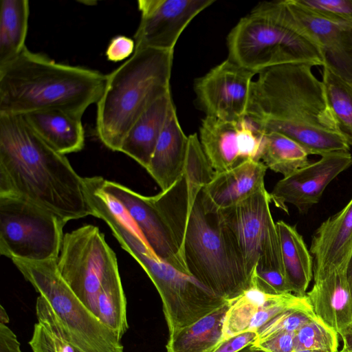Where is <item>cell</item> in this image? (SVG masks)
Instances as JSON below:
<instances>
[{
    "mask_svg": "<svg viewBox=\"0 0 352 352\" xmlns=\"http://www.w3.org/2000/svg\"><path fill=\"white\" fill-rule=\"evenodd\" d=\"M188 165L156 202L181 247L189 274L217 296L233 301L252 287L242 256L204 187L214 171L202 148L188 147Z\"/></svg>",
    "mask_w": 352,
    "mask_h": 352,
    "instance_id": "6da1fadb",
    "label": "cell"
},
{
    "mask_svg": "<svg viewBox=\"0 0 352 352\" xmlns=\"http://www.w3.org/2000/svg\"><path fill=\"white\" fill-rule=\"evenodd\" d=\"M0 196L32 202L66 223L94 216L84 177L22 114L0 113Z\"/></svg>",
    "mask_w": 352,
    "mask_h": 352,
    "instance_id": "7a4b0ae2",
    "label": "cell"
},
{
    "mask_svg": "<svg viewBox=\"0 0 352 352\" xmlns=\"http://www.w3.org/2000/svg\"><path fill=\"white\" fill-rule=\"evenodd\" d=\"M311 64L272 67L253 81L247 117L263 131L280 133L309 155L349 151Z\"/></svg>",
    "mask_w": 352,
    "mask_h": 352,
    "instance_id": "3957f363",
    "label": "cell"
},
{
    "mask_svg": "<svg viewBox=\"0 0 352 352\" xmlns=\"http://www.w3.org/2000/svg\"><path fill=\"white\" fill-rule=\"evenodd\" d=\"M105 81L98 71L56 63L25 47L0 67V113L57 109L82 118L99 100Z\"/></svg>",
    "mask_w": 352,
    "mask_h": 352,
    "instance_id": "277c9868",
    "label": "cell"
},
{
    "mask_svg": "<svg viewBox=\"0 0 352 352\" xmlns=\"http://www.w3.org/2000/svg\"><path fill=\"white\" fill-rule=\"evenodd\" d=\"M173 53L151 48L135 50L129 59L106 75L96 103V132L108 148L119 151L141 115L170 92Z\"/></svg>",
    "mask_w": 352,
    "mask_h": 352,
    "instance_id": "5b68a950",
    "label": "cell"
},
{
    "mask_svg": "<svg viewBox=\"0 0 352 352\" xmlns=\"http://www.w3.org/2000/svg\"><path fill=\"white\" fill-rule=\"evenodd\" d=\"M227 41L228 58L255 74L294 63L323 65L318 45L285 0L257 4L231 30Z\"/></svg>",
    "mask_w": 352,
    "mask_h": 352,
    "instance_id": "8992f818",
    "label": "cell"
},
{
    "mask_svg": "<svg viewBox=\"0 0 352 352\" xmlns=\"http://www.w3.org/2000/svg\"><path fill=\"white\" fill-rule=\"evenodd\" d=\"M100 217L154 284L162 299L169 333L192 324L227 302L194 277L157 257L129 221L109 211L103 212Z\"/></svg>",
    "mask_w": 352,
    "mask_h": 352,
    "instance_id": "52a82bcc",
    "label": "cell"
},
{
    "mask_svg": "<svg viewBox=\"0 0 352 352\" xmlns=\"http://www.w3.org/2000/svg\"><path fill=\"white\" fill-rule=\"evenodd\" d=\"M57 260L12 261L50 305L74 348L83 352H124L121 339L85 307L62 278Z\"/></svg>",
    "mask_w": 352,
    "mask_h": 352,
    "instance_id": "ba28073f",
    "label": "cell"
},
{
    "mask_svg": "<svg viewBox=\"0 0 352 352\" xmlns=\"http://www.w3.org/2000/svg\"><path fill=\"white\" fill-rule=\"evenodd\" d=\"M60 253L62 278L98 318L99 300L121 283L114 252L97 226L85 225L64 235Z\"/></svg>",
    "mask_w": 352,
    "mask_h": 352,
    "instance_id": "9c48e42d",
    "label": "cell"
},
{
    "mask_svg": "<svg viewBox=\"0 0 352 352\" xmlns=\"http://www.w3.org/2000/svg\"><path fill=\"white\" fill-rule=\"evenodd\" d=\"M65 224L32 202L0 196V254L11 260L58 259Z\"/></svg>",
    "mask_w": 352,
    "mask_h": 352,
    "instance_id": "30bf717a",
    "label": "cell"
},
{
    "mask_svg": "<svg viewBox=\"0 0 352 352\" xmlns=\"http://www.w3.org/2000/svg\"><path fill=\"white\" fill-rule=\"evenodd\" d=\"M270 203V193L264 188L235 205L218 209L251 280L254 270H276L284 274L280 239Z\"/></svg>",
    "mask_w": 352,
    "mask_h": 352,
    "instance_id": "8fae6325",
    "label": "cell"
},
{
    "mask_svg": "<svg viewBox=\"0 0 352 352\" xmlns=\"http://www.w3.org/2000/svg\"><path fill=\"white\" fill-rule=\"evenodd\" d=\"M103 191L124 210L143 239L162 261L189 274L181 248L153 196H144L117 182L100 177Z\"/></svg>",
    "mask_w": 352,
    "mask_h": 352,
    "instance_id": "7c38bea8",
    "label": "cell"
},
{
    "mask_svg": "<svg viewBox=\"0 0 352 352\" xmlns=\"http://www.w3.org/2000/svg\"><path fill=\"white\" fill-rule=\"evenodd\" d=\"M255 75L228 58L195 80L197 101L207 116L239 122L247 117Z\"/></svg>",
    "mask_w": 352,
    "mask_h": 352,
    "instance_id": "4fadbf2b",
    "label": "cell"
},
{
    "mask_svg": "<svg viewBox=\"0 0 352 352\" xmlns=\"http://www.w3.org/2000/svg\"><path fill=\"white\" fill-rule=\"evenodd\" d=\"M263 132L248 118L227 122L206 116L199 141L214 171L221 173L247 160L261 161Z\"/></svg>",
    "mask_w": 352,
    "mask_h": 352,
    "instance_id": "5bb4252c",
    "label": "cell"
},
{
    "mask_svg": "<svg viewBox=\"0 0 352 352\" xmlns=\"http://www.w3.org/2000/svg\"><path fill=\"white\" fill-rule=\"evenodd\" d=\"M214 0H138L140 24L134 34L135 50L174 51L187 25Z\"/></svg>",
    "mask_w": 352,
    "mask_h": 352,
    "instance_id": "9a60e30c",
    "label": "cell"
},
{
    "mask_svg": "<svg viewBox=\"0 0 352 352\" xmlns=\"http://www.w3.org/2000/svg\"><path fill=\"white\" fill-rule=\"evenodd\" d=\"M320 157L279 180L270 193L271 202L287 213V204H292L300 214H305L319 202L327 186L352 165L349 151L333 152Z\"/></svg>",
    "mask_w": 352,
    "mask_h": 352,
    "instance_id": "2e32d148",
    "label": "cell"
},
{
    "mask_svg": "<svg viewBox=\"0 0 352 352\" xmlns=\"http://www.w3.org/2000/svg\"><path fill=\"white\" fill-rule=\"evenodd\" d=\"M285 1L296 21L318 45L323 65L352 83V24L324 19L295 0Z\"/></svg>",
    "mask_w": 352,
    "mask_h": 352,
    "instance_id": "e0dca14e",
    "label": "cell"
},
{
    "mask_svg": "<svg viewBox=\"0 0 352 352\" xmlns=\"http://www.w3.org/2000/svg\"><path fill=\"white\" fill-rule=\"evenodd\" d=\"M309 252L313 257L314 280L345 268L352 254V198L317 228Z\"/></svg>",
    "mask_w": 352,
    "mask_h": 352,
    "instance_id": "ac0fdd59",
    "label": "cell"
},
{
    "mask_svg": "<svg viewBox=\"0 0 352 352\" xmlns=\"http://www.w3.org/2000/svg\"><path fill=\"white\" fill-rule=\"evenodd\" d=\"M306 296L316 316L342 339L352 336V300L345 268L314 280Z\"/></svg>",
    "mask_w": 352,
    "mask_h": 352,
    "instance_id": "d6986e66",
    "label": "cell"
},
{
    "mask_svg": "<svg viewBox=\"0 0 352 352\" xmlns=\"http://www.w3.org/2000/svg\"><path fill=\"white\" fill-rule=\"evenodd\" d=\"M188 145V136L181 127L175 107L168 116L146 169L162 191L168 190L182 176Z\"/></svg>",
    "mask_w": 352,
    "mask_h": 352,
    "instance_id": "ffe728a7",
    "label": "cell"
},
{
    "mask_svg": "<svg viewBox=\"0 0 352 352\" xmlns=\"http://www.w3.org/2000/svg\"><path fill=\"white\" fill-rule=\"evenodd\" d=\"M267 166L261 161L247 160L221 173H215L204 190L217 209L235 205L265 188Z\"/></svg>",
    "mask_w": 352,
    "mask_h": 352,
    "instance_id": "44dd1931",
    "label": "cell"
},
{
    "mask_svg": "<svg viewBox=\"0 0 352 352\" xmlns=\"http://www.w3.org/2000/svg\"><path fill=\"white\" fill-rule=\"evenodd\" d=\"M174 107L170 91L156 100L129 129L119 151L146 169L168 116Z\"/></svg>",
    "mask_w": 352,
    "mask_h": 352,
    "instance_id": "7402d4cb",
    "label": "cell"
},
{
    "mask_svg": "<svg viewBox=\"0 0 352 352\" xmlns=\"http://www.w3.org/2000/svg\"><path fill=\"white\" fill-rule=\"evenodd\" d=\"M22 115L57 152L65 155L83 148L85 131L82 118L57 109L36 111Z\"/></svg>",
    "mask_w": 352,
    "mask_h": 352,
    "instance_id": "603a6c76",
    "label": "cell"
},
{
    "mask_svg": "<svg viewBox=\"0 0 352 352\" xmlns=\"http://www.w3.org/2000/svg\"><path fill=\"white\" fill-rule=\"evenodd\" d=\"M276 225L287 286L291 293L305 296L314 276L313 257L295 226L283 221L276 222Z\"/></svg>",
    "mask_w": 352,
    "mask_h": 352,
    "instance_id": "cb8c5ba5",
    "label": "cell"
},
{
    "mask_svg": "<svg viewBox=\"0 0 352 352\" xmlns=\"http://www.w3.org/2000/svg\"><path fill=\"white\" fill-rule=\"evenodd\" d=\"M231 303L227 301L192 324L169 333L167 352H212L225 339L224 322Z\"/></svg>",
    "mask_w": 352,
    "mask_h": 352,
    "instance_id": "d4e9b609",
    "label": "cell"
},
{
    "mask_svg": "<svg viewBox=\"0 0 352 352\" xmlns=\"http://www.w3.org/2000/svg\"><path fill=\"white\" fill-rule=\"evenodd\" d=\"M29 12L28 0H1L0 67L13 60L26 47Z\"/></svg>",
    "mask_w": 352,
    "mask_h": 352,
    "instance_id": "484cf974",
    "label": "cell"
},
{
    "mask_svg": "<svg viewBox=\"0 0 352 352\" xmlns=\"http://www.w3.org/2000/svg\"><path fill=\"white\" fill-rule=\"evenodd\" d=\"M309 154L299 144L276 131H264L261 161L287 177L310 163Z\"/></svg>",
    "mask_w": 352,
    "mask_h": 352,
    "instance_id": "4316f807",
    "label": "cell"
},
{
    "mask_svg": "<svg viewBox=\"0 0 352 352\" xmlns=\"http://www.w3.org/2000/svg\"><path fill=\"white\" fill-rule=\"evenodd\" d=\"M322 83L338 128L352 146V83L323 65Z\"/></svg>",
    "mask_w": 352,
    "mask_h": 352,
    "instance_id": "83f0119b",
    "label": "cell"
},
{
    "mask_svg": "<svg viewBox=\"0 0 352 352\" xmlns=\"http://www.w3.org/2000/svg\"><path fill=\"white\" fill-rule=\"evenodd\" d=\"M266 294L252 286L236 300L232 301L223 326L225 339L250 331L252 322Z\"/></svg>",
    "mask_w": 352,
    "mask_h": 352,
    "instance_id": "f1b7e54d",
    "label": "cell"
},
{
    "mask_svg": "<svg viewBox=\"0 0 352 352\" xmlns=\"http://www.w3.org/2000/svg\"><path fill=\"white\" fill-rule=\"evenodd\" d=\"M339 334L316 316L295 332V350L316 349L337 352Z\"/></svg>",
    "mask_w": 352,
    "mask_h": 352,
    "instance_id": "f546056e",
    "label": "cell"
},
{
    "mask_svg": "<svg viewBox=\"0 0 352 352\" xmlns=\"http://www.w3.org/2000/svg\"><path fill=\"white\" fill-rule=\"evenodd\" d=\"M316 316L306 298L300 303L286 309L263 324L257 331V340L265 338L280 331L296 332L304 324Z\"/></svg>",
    "mask_w": 352,
    "mask_h": 352,
    "instance_id": "4dcf8cb0",
    "label": "cell"
},
{
    "mask_svg": "<svg viewBox=\"0 0 352 352\" xmlns=\"http://www.w3.org/2000/svg\"><path fill=\"white\" fill-rule=\"evenodd\" d=\"M297 3L328 20L352 24V0H295Z\"/></svg>",
    "mask_w": 352,
    "mask_h": 352,
    "instance_id": "1f68e13d",
    "label": "cell"
},
{
    "mask_svg": "<svg viewBox=\"0 0 352 352\" xmlns=\"http://www.w3.org/2000/svg\"><path fill=\"white\" fill-rule=\"evenodd\" d=\"M29 344L34 352H76L72 344L52 334L40 322L34 324Z\"/></svg>",
    "mask_w": 352,
    "mask_h": 352,
    "instance_id": "d6a6232c",
    "label": "cell"
},
{
    "mask_svg": "<svg viewBox=\"0 0 352 352\" xmlns=\"http://www.w3.org/2000/svg\"><path fill=\"white\" fill-rule=\"evenodd\" d=\"M252 286L268 295H282L291 293L284 274L276 270H254Z\"/></svg>",
    "mask_w": 352,
    "mask_h": 352,
    "instance_id": "836d02e7",
    "label": "cell"
},
{
    "mask_svg": "<svg viewBox=\"0 0 352 352\" xmlns=\"http://www.w3.org/2000/svg\"><path fill=\"white\" fill-rule=\"evenodd\" d=\"M295 332L280 331L257 340L253 345L266 352H294Z\"/></svg>",
    "mask_w": 352,
    "mask_h": 352,
    "instance_id": "e575fe53",
    "label": "cell"
},
{
    "mask_svg": "<svg viewBox=\"0 0 352 352\" xmlns=\"http://www.w3.org/2000/svg\"><path fill=\"white\" fill-rule=\"evenodd\" d=\"M135 44L133 39L119 35L111 38L107 50L106 56L112 62L124 60L135 51Z\"/></svg>",
    "mask_w": 352,
    "mask_h": 352,
    "instance_id": "d590c367",
    "label": "cell"
},
{
    "mask_svg": "<svg viewBox=\"0 0 352 352\" xmlns=\"http://www.w3.org/2000/svg\"><path fill=\"white\" fill-rule=\"evenodd\" d=\"M258 339L256 331H248L224 339L212 352H239Z\"/></svg>",
    "mask_w": 352,
    "mask_h": 352,
    "instance_id": "8d00e7d4",
    "label": "cell"
},
{
    "mask_svg": "<svg viewBox=\"0 0 352 352\" xmlns=\"http://www.w3.org/2000/svg\"><path fill=\"white\" fill-rule=\"evenodd\" d=\"M0 352H22L16 336L2 323H0Z\"/></svg>",
    "mask_w": 352,
    "mask_h": 352,
    "instance_id": "74e56055",
    "label": "cell"
},
{
    "mask_svg": "<svg viewBox=\"0 0 352 352\" xmlns=\"http://www.w3.org/2000/svg\"><path fill=\"white\" fill-rule=\"evenodd\" d=\"M345 274L352 300V254L346 265Z\"/></svg>",
    "mask_w": 352,
    "mask_h": 352,
    "instance_id": "f35d334b",
    "label": "cell"
},
{
    "mask_svg": "<svg viewBox=\"0 0 352 352\" xmlns=\"http://www.w3.org/2000/svg\"><path fill=\"white\" fill-rule=\"evenodd\" d=\"M342 340L344 343L343 347L340 351L337 352H352V336L349 338H343Z\"/></svg>",
    "mask_w": 352,
    "mask_h": 352,
    "instance_id": "ab89813d",
    "label": "cell"
},
{
    "mask_svg": "<svg viewBox=\"0 0 352 352\" xmlns=\"http://www.w3.org/2000/svg\"><path fill=\"white\" fill-rule=\"evenodd\" d=\"M9 317L6 313V311L2 305L0 306V323L6 324L9 322Z\"/></svg>",
    "mask_w": 352,
    "mask_h": 352,
    "instance_id": "60d3db41",
    "label": "cell"
},
{
    "mask_svg": "<svg viewBox=\"0 0 352 352\" xmlns=\"http://www.w3.org/2000/svg\"><path fill=\"white\" fill-rule=\"evenodd\" d=\"M239 352H266L264 350L254 346L253 344L248 346Z\"/></svg>",
    "mask_w": 352,
    "mask_h": 352,
    "instance_id": "b9f144b4",
    "label": "cell"
},
{
    "mask_svg": "<svg viewBox=\"0 0 352 352\" xmlns=\"http://www.w3.org/2000/svg\"><path fill=\"white\" fill-rule=\"evenodd\" d=\"M294 352H326L321 350H316V349H305V350H297Z\"/></svg>",
    "mask_w": 352,
    "mask_h": 352,
    "instance_id": "7bdbcfd3",
    "label": "cell"
},
{
    "mask_svg": "<svg viewBox=\"0 0 352 352\" xmlns=\"http://www.w3.org/2000/svg\"><path fill=\"white\" fill-rule=\"evenodd\" d=\"M75 351H76V352H83V351H82L78 349H76V348H75Z\"/></svg>",
    "mask_w": 352,
    "mask_h": 352,
    "instance_id": "ee69618b",
    "label": "cell"
}]
</instances>
